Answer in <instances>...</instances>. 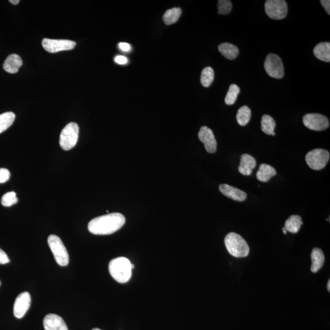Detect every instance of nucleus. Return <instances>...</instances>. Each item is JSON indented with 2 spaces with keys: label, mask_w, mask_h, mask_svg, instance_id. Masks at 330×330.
I'll use <instances>...</instances> for the list:
<instances>
[{
  "label": "nucleus",
  "mask_w": 330,
  "mask_h": 330,
  "mask_svg": "<svg viewBox=\"0 0 330 330\" xmlns=\"http://www.w3.org/2000/svg\"><path fill=\"white\" fill-rule=\"evenodd\" d=\"M124 216L120 213H108L92 219L87 226L95 235H109L120 230L125 224Z\"/></svg>",
  "instance_id": "1"
},
{
  "label": "nucleus",
  "mask_w": 330,
  "mask_h": 330,
  "mask_svg": "<svg viewBox=\"0 0 330 330\" xmlns=\"http://www.w3.org/2000/svg\"><path fill=\"white\" fill-rule=\"evenodd\" d=\"M133 268L130 260L124 257L113 259L109 264L110 275L120 283H125L130 280Z\"/></svg>",
  "instance_id": "2"
},
{
  "label": "nucleus",
  "mask_w": 330,
  "mask_h": 330,
  "mask_svg": "<svg viewBox=\"0 0 330 330\" xmlns=\"http://www.w3.org/2000/svg\"><path fill=\"white\" fill-rule=\"evenodd\" d=\"M224 244L229 254L236 257H245L248 255L249 248L246 240L239 234L230 233L224 239Z\"/></svg>",
  "instance_id": "3"
},
{
  "label": "nucleus",
  "mask_w": 330,
  "mask_h": 330,
  "mask_svg": "<svg viewBox=\"0 0 330 330\" xmlns=\"http://www.w3.org/2000/svg\"><path fill=\"white\" fill-rule=\"evenodd\" d=\"M48 244L57 264L63 267L68 265L69 262V254L61 239L58 236L52 234L48 237Z\"/></svg>",
  "instance_id": "4"
},
{
  "label": "nucleus",
  "mask_w": 330,
  "mask_h": 330,
  "mask_svg": "<svg viewBox=\"0 0 330 330\" xmlns=\"http://www.w3.org/2000/svg\"><path fill=\"white\" fill-rule=\"evenodd\" d=\"M79 127L77 124L71 123L66 125L62 130L59 144L61 148L65 151H69L76 145L78 141Z\"/></svg>",
  "instance_id": "5"
},
{
  "label": "nucleus",
  "mask_w": 330,
  "mask_h": 330,
  "mask_svg": "<svg viewBox=\"0 0 330 330\" xmlns=\"http://www.w3.org/2000/svg\"><path fill=\"white\" fill-rule=\"evenodd\" d=\"M330 157V153L326 149H315L306 154L305 159L310 168L321 170L324 168L328 164Z\"/></svg>",
  "instance_id": "6"
},
{
  "label": "nucleus",
  "mask_w": 330,
  "mask_h": 330,
  "mask_svg": "<svg viewBox=\"0 0 330 330\" xmlns=\"http://www.w3.org/2000/svg\"><path fill=\"white\" fill-rule=\"evenodd\" d=\"M265 10L271 19L282 20L288 14V4L285 0H267L265 3Z\"/></svg>",
  "instance_id": "7"
},
{
  "label": "nucleus",
  "mask_w": 330,
  "mask_h": 330,
  "mask_svg": "<svg viewBox=\"0 0 330 330\" xmlns=\"http://www.w3.org/2000/svg\"><path fill=\"white\" fill-rule=\"evenodd\" d=\"M265 71L272 78L282 79L285 75V69L282 59L275 54L268 55L264 62Z\"/></svg>",
  "instance_id": "8"
},
{
  "label": "nucleus",
  "mask_w": 330,
  "mask_h": 330,
  "mask_svg": "<svg viewBox=\"0 0 330 330\" xmlns=\"http://www.w3.org/2000/svg\"><path fill=\"white\" fill-rule=\"evenodd\" d=\"M304 125L309 129L314 131H322L328 128L330 121L326 116L318 113H309L304 116Z\"/></svg>",
  "instance_id": "9"
},
{
  "label": "nucleus",
  "mask_w": 330,
  "mask_h": 330,
  "mask_svg": "<svg viewBox=\"0 0 330 330\" xmlns=\"http://www.w3.org/2000/svg\"><path fill=\"white\" fill-rule=\"evenodd\" d=\"M43 48L49 53H55L59 51L71 50L74 48L76 42L70 40H50L45 38L42 41Z\"/></svg>",
  "instance_id": "10"
},
{
  "label": "nucleus",
  "mask_w": 330,
  "mask_h": 330,
  "mask_svg": "<svg viewBox=\"0 0 330 330\" xmlns=\"http://www.w3.org/2000/svg\"><path fill=\"white\" fill-rule=\"evenodd\" d=\"M31 295L28 292L20 293L15 299L14 305V314L15 318H24L31 305Z\"/></svg>",
  "instance_id": "11"
},
{
  "label": "nucleus",
  "mask_w": 330,
  "mask_h": 330,
  "mask_svg": "<svg viewBox=\"0 0 330 330\" xmlns=\"http://www.w3.org/2000/svg\"><path fill=\"white\" fill-rule=\"evenodd\" d=\"M198 138L205 145L206 150L207 153L213 154L216 151V141L213 131L210 128L203 126L200 128L199 133H198Z\"/></svg>",
  "instance_id": "12"
},
{
  "label": "nucleus",
  "mask_w": 330,
  "mask_h": 330,
  "mask_svg": "<svg viewBox=\"0 0 330 330\" xmlns=\"http://www.w3.org/2000/svg\"><path fill=\"white\" fill-rule=\"evenodd\" d=\"M43 322L45 330H68L63 318L56 314H47Z\"/></svg>",
  "instance_id": "13"
},
{
  "label": "nucleus",
  "mask_w": 330,
  "mask_h": 330,
  "mask_svg": "<svg viewBox=\"0 0 330 330\" xmlns=\"http://www.w3.org/2000/svg\"><path fill=\"white\" fill-rule=\"evenodd\" d=\"M220 192L226 197L236 201H244L247 199V193L236 187L228 184H221L219 187Z\"/></svg>",
  "instance_id": "14"
},
{
  "label": "nucleus",
  "mask_w": 330,
  "mask_h": 330,
  "mask_svg": "<svg viewBox=\"0 0 330 330\" xmlns=\"http://www.w3.org/2000/svg\"><path fill=\"white\" fill-rule=\"evenodd\" d=\"M256 166V159L251 155L244 154L241 156L239 171L244 176H249Z\"/></svg>",
  "instance_id": "15"
},
{
  "label": "nucleus",
  "mask_w": 330,
  "mask_h": 330,
  "mask_svg": "<svg viewBox=\"0 0 330 330\" xmlns=\"http://www.w3.org/2000/svg\"><path fill=\"white\" fill-rule=\"evenodd\" d=\"M22 60L20 56L16 54H12L5 60L3 64V69L5 71L10 74H15L19 71L20 67L22 66Z\"/></svg>",
  "instance_id": "16"
},
{
  "label": "nucleus",
  "mask_w": 330,
  "mask_h": 330,
  "mask_svg": "<svg viewBox=\"0 0 330 330\" xmlns=\"http://www.w3.org/2000/svg\"><path fill=\"white\" fill-rule=\"evenodd\" d=\"M312 265L311 272L317 273L323 267L325 262V256L322 249L315 248L311 252Z\"/></svg>",
  "instance_id": "17"
},
{
  "label": "nucleus",
  "mask_w": 330,
  "mask_h": 330,
  "mask_svg": "<svg viewBox=\"0 0 330 330\" xmlns=\"http://www.w3.org/2000/svg\"><path fill=\"white\" fill-rule=\"evenodd\" d=\"M314 55L319 60L330 63V43L321 42L314 48Z\"/></svg>",
  "instance_id": "18"
},
{
  "label": "nucleus",
  "mask_w": 330,
  "mask_h": 330,
  "mask_svg": "<svg viewBox=\"0 0 330 330\" xmlns=\"http://www.w3.org/2000/svg\"><path fill=\"white\" fill-rule=\"evenodd\" d=\"M277 174V171L272 166L267 164H262L257 172V179L260 182H267Z\"/></svg>",
  "instance_id": "19"
},
{
  "label": "nucleus",
  "mask_w": 330,
  "mask_h": 330,
  "mask_svg": "<svg viewBox=\"0 0 330 330\" xmlns=\"http://www.w3.org/2000/svg\"><path fill=\"white\" fill-rule=\"evenodd\" d=\"M220 52L227 59L233 60L239 55V48L236 45L229 43H222L218 46Z\"/></svg>",
  "instance_id": "20"
},
{
  "label": "nucleus",
  "mask_w": 330,
  "mask_h": 330,
  "mask_svg": "<svg viewBox=\"0 0 330 330\" xmlns=\"http://www.w3.org/2000/svg\"><path fill=\"white\" fill-rule=\"evenodd\" d=\"M303 224L300 216L292 215L286 221L285 228L287 232L291 233H297Z\"/></svg>",
  "instance_id": "21"
},
{
  "label": "nucleus",
  "mask_w": 330,
  "mask_h": 330,
  "mask_svg": "<svg viewBox=\"0 0 330 330\" xmlns=\"http://www.w3.org/2000/svg\"><path fill=\"white\" fill-rule=\"evenodd\" d=\"M276 123L272 117L268 115L263 116L261 120V129L263 132L269 135H275Z\"/></svg>",
  "instance_id": "22"
},
{
  "label": "nucleus",
  "mask_w": 330,
  "mask_h": 330,
  "mask_svg": "<svg viewBox=\"0 0 330 330\" xmlns=\"http://www.w3.org/2000/svg\"><path fill=\"white\" fill-rule=\"evenodd\" d=\"M182 14V10L179 7H174L165 12L163 20L165 24L171 25L175 24L179 19Z\"/></svg>",
  "instance_id": "23"
},
{
  "label": "nucleus",
  "mask_w": 330,
  "mask_h": 330,
  "mask_svg": "<svg viewBox=\"0 0 330 330\" xmlns=\"http://www.w3.org/2000/svg\"><path fill=\"white\" fill-rule=\"evenodd\" d=\"M15 115L11 112H6L0 115V133L11 127L15 120Z\"/></svg>",
  "instance_id": "24"
},
{
  "label": "nucleus",
  "mask_w": 330,
  "mask_h": 330,
  "mask_svg": "<svg viewBox=\"0 0 330 330\" xmlns=\"http://www.w3.org/2000/svg\"><path fill=\"white\" fill-rule=\"evenodd\" d=\"M251 110L247 106H243L240 108L238 112L237 113V121L239 124L241 126H245L249 122L251 119Z\"/></svg>",
  "instance_id": "25"
},
{
  "label": "nucleus",
  "mask_w": 330,
  "mask_h": 330,
  "mask_svg": "<svg viewBox=\"0 0 330 330\" xmlns=\"http://www.w3.org/2000/svg\"><path fill=\"white\" fill-rule=\"evenodd\" d=\"M214 80V71L210 67L203 69L201 76V84L204 87H209Z\"/></svg>",
  "instance_id": "26"
},
{
  "label": "nucleus",
  "mask_w": 330,
  "mask_h": 330,
  "mask_svg": "<svg viewBox=\"0 0 330 330\" xmlns=\"http://www.w3.org/2000/svg\"><path fill=\"white\" fill-rule=\"evenodd\" d=\"M240 87L237 84H233L229 86L228 93L225 97V103L227 105H232L235 104L237 97L240 93Z\"/></svg>",
  "instance_id": "27"
},
{
  "label": "nucleus",
  "mask_w": 330,
  "mask_h": 330,
  "mask_svg": "<svg viewBox=\"0 0 330 330\" xmlns=\"http://www.w3.org/2000/svg\"><path fill=\"white\" fill-rule=\"evenodd\" d=\"M17 202L16 194L14 192L6 193L1 198V205L4 207H11Z\"/></svg>",
  "instance_id": "28"
},
{
  "label": "nucleus",
  "mask_w": 330,
  "mask_h": 330,
  "mask_svg": "<svg viewBox=\"0 0 330 330\" xmlns=\"http://www.w3.org/2000/svg\"><path fill=\"white\" fill-rule=\"evenodd\" d=\"M233 4L229 0H220L218 2V14L228 15L231 12Z\"/></svg>",
  "instance_id": "29"
},
{
  "label": "nucleus",
  "mask_w": 330,
  "mask_h": 330,
  "mask_svg": "<svg viewBox=\"0 0 330 330\" xmlns=\"http://www.w3.org/2000/svg\"><path fill=\"white\" fill-rule=\"evenodd\" d=\"M11 174L8 169L0 168V184H3L9 179Z\"/></svg>",
  "instance_id": "30"
},
{
  "label": "nucleus",
  "mask_w": 330,
  "mask_h": 330,
  "mask_svg": "<svg viewBox=\"0 0 330 330\" xmlns=\"http://www.w3.org/2000/svg\"><path fill=\"white\" fill-rule=\"evenodd\" d=\"M9 261L10 260L6 252L0 248V264H7Z\"/></svg>",
  "instance_id": "31"
},
{
  "label": "nucleus",
  "mask_w": 330,
  "mask_h": 330,
  "mask_svg": "<svg viewBox=\"0 0 330 330\" xmlns=\"http://www.w3.org/2000/svg\"><path fill=\"white\" fill-rule=\"evenodd\" d=\"M115 61L116 63L123 65V64L127 63L128 59L127 58L125 57V56L120 55L117 56V57L115 58Z\"/></svg>",
  "instance_id": "32"
},
{
  "label": "nucleus",
  "mask_w": 330,
  "mask_h": 330,
  "mask_svg": "<svg viewBox=\"0 0 330 330\" xmlns=\"http://www.w3.org/2000/svg\"><path fill=\"white\" fill-rule=\"evenodd\" d=\"M321 2L327 14L330 15V1L329 0H321Z\"/></svg>",
  "instance_id": "33"
},
{
  "label": "nucleus",
  "mask_w": 330,
  "mask_h": 330,
  "mask_svg": "<svg viewBox=\"0 0 330 330\" xmlns=\"http://www.w3.org/2000/svg\"><path fill=\"white\" fill-rule=\"evenodd\" d=\"M119 47L121 50L124 51H128L130 50L131 46L128 43L121 42L119 43Z\"/></svg>",
  "instance_id": "34"
},
{
  "label": "nucleus",
  "mask_w": 330,
  "mask_h": 330,
  "mask_svg": "<svg viewBox=\"0 0 330 330\" xmlns=\"http://www.w3.org/2000/svg\"><path fill=\"white\" fill-rule=\"evenodd\" d=\"M12 4H17L20 2L19 0H10L9 1Z\"/></svg>",
  "instance_id": "35"
},
{
  "label": "nucleus",
  "mask_w": 330,
  "mask_h": 330,
  "mask_svg": "<svg viewBox=\"0 0 330 330\" xmlns=\"http://www.w3.org/2000/svg\"><path fill=\"white\" fill-rule=\"evenodd\" d=\"M330 280H329V282H328V285H327V290H328L329 291V292L330 291Z\"/></svg>",
  "instance_id": "36"
},
{
  "label": "nucleus",
  "mask_w": 330,
  "mask_h": 330,
  "mask_svg": "<svg viewBox=\"0 0 330 330\" xmlns=\"http://www.w3.org/2000/svg\"><path fill=\"white\" fill-rule=\"evenodd\" d=\"M283 231L284 234H286L287 233V231L286 230L285 228H283Z\"/></svg>",
  "instance_id": "37"
},
{
  "label": "nucleus",
  "mask_w": 330,
  "mask_h": 330,
  "mask_svg": "<svg viewBox=\"0 0 330 330\" xmlns=\"http://www.w3.org/2000/svg\"><path fill=\"white\" fill-rule=\"evenodd\" d=\"M92 330H100V329H97V328H95V329H92Z\"/></svg>",
  "instance_id": "38"
},
{
  "label": "nucleus",
  "mask_w": 330,
  "mask_h": 330,
  "mask_svg": "<svg viewBox=\"0 0 330 330\" xmlns=\"http://www.w3.org/2000/svg\"><path fill=\"white\" fill-rule=\"evenodd\" d=\"M0 285H1V282H0Z\"/></svg>",
  "instance_id": "39"
}]
</instances>
